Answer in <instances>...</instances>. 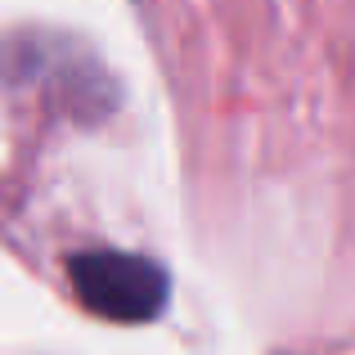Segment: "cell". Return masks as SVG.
Masks as SVG:
<instances>
[{
	"instance_id": "obj_1",
	"label": "cell",
	"mask_w": 355,
	"mask_h": 355,
	"mask_svg": "<svg viewBox=\"0 0 355 355\" xmlns=\"http://www.w3.org/2000/svg\"><path fill=\"white\" fill-rule=\"evenodd\" d=\"M72 293L90 315L113 324H148L162 315L171 284L162 266L130 252H81L68 266Z\"/></svg>"
}]
</instances>
